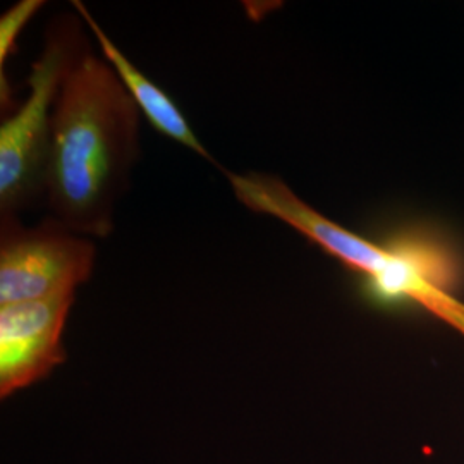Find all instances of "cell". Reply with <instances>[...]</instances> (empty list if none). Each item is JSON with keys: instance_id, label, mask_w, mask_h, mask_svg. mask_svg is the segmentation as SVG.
<instances>
[{"instance_id": "obj_2", "label": "cell", "mask_w": 464, "mask_h": 464, "mask_svg": "<svg viewBox=\"0 0 464 464\" xmlns=\"http://www.w3.org/2000/svg\"><path fill=\"white\" fill-rule=\"evenodd\" d=\"M237 201L260 216L276 217L341 260L365 274L382 296L408 298L464 335V304L416 255L382 248L316 212L279 178L264 172L224 170Z\"/></svg>"}, {"instance_id": "obj_4", "label": "cell", "mask_w": 464, "mask_h": 464, "mask_svg": "<svg viewBox=\"0 0 464 464\" xmlns=\"http://www.w3.org/2000/svg\"><path fill=\"white\" fill-rule=\"evenodd\" d=\"M97 249L90 237L47 217L34 227L0 220V306L52 298L76 289L93 274Z\"/></svg>"}, {"instance_id": "obj_3", "label": "cell", "mask_w": 464, "mask_h": 464, "mask_svg": "<svg viewBox=\"0 0 464 464\" xmlns=\"http://www.w3.org/2000/svg\"><path fill=\"white\" fill-rule=\"evenodd\" d=\"M83 17L63 14L47 28L45 45L28 76V97L0 126V218L45 199L55 102L71 69L90 50Z\"/></svg>"}, {"instance_id": "obj_7", "label": "cell", "mask_w": 464, "mask_h": 464, "mask_svg": "<svg viewBox=\"0 0 464 464\" xmlns=\"http://www.w3.org/2000/svg\"><path fill=\"white\" fill-rule=\"evenodd\" d=\"M44 5L45 2L42 0H21L0 17V76L7 57L16 49L17 36Z\"/></svg>"}, {"instance_id": "obj_1", "label": "cell", "mask_w": 464, "mask_h": 464, "mask_svg": "<svg viewBox=\"0 0 464 464\" xmlns=\"http://www.w3.org/2000/svg\"><path fill=\"white\" fill-rule=\"evenodd\" d=\"M140 116L116 71L88 50L53 109L45 178L50 218L90 239L114 231L117 205L140 157Z\"/></svg>"}, {"instance_id": "obj_5", "label": "cell", "mask_w": 464, "mask_h": 464, "mask_svg": "<svg viewBox=\"0 0 464 464\" xmlns=\"http://www.w3.org/2000/svg\"><path fill=\"white\" fill-rule=\"evenodd\" d=\"M76 293L0 306V396L45 379L64 363L63 332Z\"/></svg>"}, {"instance_id": "obj_6", "label": "cell", "mask_w": 464, "mask_h": 464, "mask_svg": "<svg viewBox=\"0 0 464 464\" xmlns=\"http://www.w3.org/2000/svg\"><path fill=\"white\" fill-rule=\"evenodd\" d=\"M72 5L76 9V13L83 17L84 24L95 36L100 50H102V55L116 71L119 80L122 82L124 88L131 95L140 112L149 119L150 124L159 133L166 134L167 138L178 141L179 145L197 153L199 159H205L210 164L217 166L216 159L212 157V153L208 150L203 147V143L199 141L198 136L189 126L188 119L179 111L176 102L170 99L159 84L153 83L147 74H143L122 53V50L119 49L116 44L102 30V26L95 21V17L92 16V13L88 11V7L84 5L83 2L74 0Z\"/></svg>"}]
</instances>
